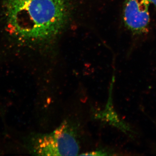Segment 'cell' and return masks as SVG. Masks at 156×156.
<instances>
[{
    "mask_svg": "<svg viewBox=\"0 0 156 156\" xmlns=\"http://www.w3.org/2000/svg\"><path fill=\"white\" fill-rule=\"evenodd\" d=\"M11 34L24 44L50 41L62 29L68 16L66 0H4Z\"/></svg>",
    "mask_w": 156,
    "mask_h": 156,
    "instance_id": "1",
    "label": "cell"
},
{
    "mask_svg": "<svg viewBox=\"0 0 156 156\" xmlns=\"http://www.w3.org/2000/svg\"><path fill=\"white\" fill-rule=\"evenodd\" d=\"M150 0H126L123 20L126 27L135 34L147 31L150 21Z\"/></svg>",
    "mask_w": 156,
    "mask_h": 156,
    "instance_id": "3",
    "label": "cell"
},
{
    "mask_svg": "<svg viewBox=\"0 0 156 156\" xmlns=\"http://www.w3.org/2000/svg\"><path fill=\"white\" fill-rule=\"evenodd\" d=\"M151 3L153 4L154 6L156 7V0H150Z\"/></svg>",
    "mask_w": 156,
    "mask_h": 156,
    "instance_id": "4",
    "label": "cell"
},
{
    "mask_svg": "<svg viewBox=\"0 0 156 156\" xmlns=\"http://www.w3.org/2000/svg\"><path fill=\"white\" fill-rule=\"evenodd\" d=\"M80 148L76 128L69 121L53 132L39 136L35 144V152L41 155H76Z\"/></svg>",
    "mask_w": 156,
    "mask_h": 156,
    "instance_id": "2",
    "label": "cell"
}]
</instances>
